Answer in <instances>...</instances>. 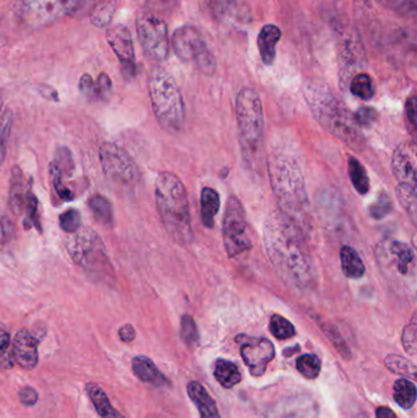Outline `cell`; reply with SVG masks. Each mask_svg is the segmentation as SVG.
Returning a JSON list of instances; mask_svg holds the SVG:
<instances>
[{"label": "cell", "instance_id": "cell-39", "mask_svg": "<svg viewBox=\"0 0 417 418\" xmlns=\"http://www.w3.org/2000/svg\"><path fill=\"white\" fill-rule=\"evenodd\" d=\"M180 337H182V341L186 344L190 348L195 346L198 343V338H200V334H198L197 326L193 321V318L188 315L182 317V323H180Z\"/></svg>", "mask_w": 417, "mask_h": 418}, {"label": "cell", "instance_id": "cell-30", "mask_svg": "<svg viewBox=\"0 0 417 418\" xmlns=\"http://www.w3.org/2000/svg\"><path fill=\"white\" fill-rule=\"evenodd\" d=\"M396 196L400 202L401 207L405 209L412 223L416 224L417 196L416 188H410L407 185L396 186Z\"/></svg>", "mask_w": 417, "mask_h": 418}, {"label": "cell", "instance_id": "cell-28", "mask_svg": "<svg viewBox=\"0 0 417 418\" xmlns=\"http://www.w3.org/2000/svg\"><path fill=\"white\" fill-rule=\"evenodd\" d=\"M393 397L396 404L404 410H410L416 402V386L407 378H400L394 383Z\"/></svg>", "mask_w": 417, "mask_h": 418}, {"label": "cell", "instance_id": "cell-23", "mask_svg": "<svg viewBox=\"0 0 417 418\" xmlns=\"http://www.w3.org/2000/svg\"><path fill=\"white\" fill-rule=\"evenodd\" d=\"M86 392L87 395L91 399L93 406L96 408L97 413L102 418H126L124 417L122 413L117 411L112 402L107 397L106 392L102 388L97 386L95 383H88L86 384Z\"/></svg>", "mask_w": 417, "mask_h": 418}, {"label": "cell", "instance_id": "cell-43", "mask_svg": "<svg viewBox=\"0 0 417 418\" xmlns=\"http://www.w3.org/2000/svg\"><path fill=\"white\" fill-rule=\"evenodd\" d=\"M59 226L65 232L74 234L81 228V215L76 209H69L59 217Z\"/></svg>", "mask_w": 417, "mask_h": 418}, {"label": "cell", "instance_id": "cell-24", "mask_svg": "<svg viewBox=\"0 0 417 418\" xmlns=\"http://www.w3.org/2000/svg\"><path fill=\"white\" fill-rule=\"evenodd\" d=\"M220 193L213 188H202V191H201V220L206 228H213L214 218L220 212Z\"/></svg>", "mask_w": 417, "mask_h": 418}, {"label": "cell", "instance_id": "cell-1", "mask_svg": "<svg viewBox=\"0 0 417 418\" xmlns=\"http://www.w3.org/2000/svg\"><path fill=\"white\" fill-rule=\"evenodd\" d=\"M263 240L268 257L284 284L299 291L317 285V270L306 235L299 226L273 210L264 220Z\"/></svg>", "mask_w": 417, "mask_h": 418}, {"label": "cell", "instance_id": "cell-54", "mask_svg": "<svg viewBox=\"0 0 417 418\" xmlns=\"http://www.w3.org/2000/svg\"><path fill=\"white\" fill-rule=\"evenodd\" d=\"M10 332L8 330V328L0 322V350H6L10 346Z\"/></svg>", "mask_w": 417, "mask_h": 418}, {"label": "cell", "instance_id": "cell-46", "mask_svg": "<svg viewBox=\"0 0 417 418\" xmlns=\"http://www.w3.org/2000/svg\"><path fill=\"white\" fill-rule=\"evenodd\" d=\"M112 80L107 74H101L98 76L96 82V97L101 99H108V97L112 92Z\"/></svg>", "mask_w": 417, "mask_h": 418}, {"label": "cell", "instance_id": "cell-36", "mask_svg": "<svg viewBox=\"0 0 417 418\" xmlns=\"http://www.w3.org/2000/svg\"><path fill=\"white\" fill-rule=\"evenodd\" d=\"M269 330L273 334L274 338L279 340H287V339L293 338L295 335V327L293 323L289 322L287 318L274 315L269 321Z\"/></svg>", "mask_w": 417, "mask_h": 418}, {"label": "cell", "instance_id": "cell-48", "mask_svg": "<svg viewBox=\"0 0 417 418\" xmlns=\"http://www.w3.org/2000/svg\"><path fill=\"white\" fill-rule=\"evenodd\" d=\"M19 399L22 405L33 406L38 402V392L32 386H23L19 390Z\"/></svg>", "mask_w": 417, "mask_h": 418}, {"label": "cell", "instance_id": "cell-25", "mask_svg": "<svg viewBox=\"0 0 417 418\" xmlns=\"http://www.w3.org/2000/svg\"><path fill=\"white\" fill-rule=\"evenodd\" d=\"M342 273L349 279H360L366 273L364 262L353 247L342 246L340 250Z\"/></svg>", "mask_w": 417, "mask_h": 418}, {"label": "cell", "instance_id": "cell-45", "mask_svg": "<svg viewBox=\"0 0 417 418\" xmlns=\"http://www.w3.org/2000/svg\"><path fill=\"white\" fill-rule=\"evenodd\" d=\"M236 1L237 0H208V6L214 17L223 19L230 9L235 6Z\"/></svg>", "mask_w": 417, "mask_h": 418}, {"label": "cell", "instance_id": "cell-37", "mask_svg": "<svg viewBox=\"0 0 417 418\" xmlns=\"http://www.w3.org/2000/svg\"><path fill=\"white\" fill-rule=\"evenodd\" d=\"M382 6L403 17H415L417 0H377Z\"/></svg>", "mask_w": 417, "mask_h": 418}, {"label": "cell", "instance_id": "cell-3", "mask_svg": "<svg viewBox=\"0 0 417 418\" xmlns=\"http://www.w3.org/2000/svg\"><path fill=\"white\" fill-rule=\"evenodd\" d=\"M302 93L316 120L329 134L356 152L366 148V139L347 106L321 80L306 81Z\"/></svg>", "mask_w": 417, "mask_h": 418}, {"label": "cell", "instance_id": "cell-33", "mask_svg": "<svg viewBox=\"0 0 417 418\" xmlns=\"http://www.w3.org/2000/svg\"><path fill=\"white\" fill-rule=\"evenodd\" d=\"M385 366L396 375H407V379L416 378V366L414 365L407 359L398 356V355H389L385 359Z\"/></svg>", "mask_w": 417, "mask_h": 418}, {"label": "cell", "instance_id": "cell-58", "mask_svg": "<svg viewBox=\"0 0 417 418\" xmlns=\"http://www.w3.org/2000/svg\"><path fill=\"white\" fill-rule=\"evenodd\" d=\"M146 418H166L164 416H162V415H158V413H152V415H148Z\"/></svg>", "mask_w": 417, "mask_h": 418}, {"label": "cell", "instance_id": "cell-53", "mask_svg": "<svg viewBox=\"0 0 417 418\" xmlns=\"http://www.w3.org/2000/svg\"><path fill=\"white\" fill-rule=\"evenodd\" d=\"M177 0H150V6L159 12L171 11Z\"/></svg>", "mask_w": 417, "mask_h": 418}, {"label": "cell", "instance_id": "cell-34", "mask_svg": "<svg viewBox=\"0 0 417 418\" xmlns=\"http://www.w3.org/2000/svg\"><path fill=\"white\" fill-rule=\"evenodd\" d=\"M321 367V359L316 355H302L296 361V368L307 379H316L320 375Z\"/></svg>", "mask_w": 417, "mask_h": 418}, {"label": "cell", "instance_id": "cell-26", "mask_svg": "<svg viewBox=\"0 0 417 418\" xmlns=\"http://www.w3.org/2000/svg\"><path fill=\"white\" fill-rule=\"evenodd\" d=\"M88 207L98 223L108 228H112L114 223V210H113L112 202L106 196L98 193L93 195L91 199H88Z\"/></svg>", "mask_w": 417, "mask_h": 418}, {"label": "cell", "instance_id": "cell-18", "mask_svg": "<svg viewBox=\"0 0 417 418\" xmlns=\"http://www.w3.org/2000/svg\"><path fill=\"white\" fill-rule=\"evenodd\" d=\"M11 354L17 365L32 370L38 364V339L27 329L19 330L12 341Z\"/></svg>", "mask_w": 417, "mask_h": 418}, {"label": "cell", "instance_id": "cell-44", "mask_svg": "<svg viewBox=\"0 0 417 418\" xmlns=\"http://www.w3.org/2000/svg\"><path fill=\"white\" fill-rule=\"evenodd\" d=\"M378 118L376 109L371 107H362L353 114V119L358 125V128H371Z\"/></svg>", "mask_w": 417, "mask_h": 418}, {"label": "cell", "instance_id": "cell-50", "mask_svg": "<svg viewBox=\"0 0 417 418\" xmlns=\"http://www.w3.org/2000/svg\"><path fill=\"white\" fill-rule=\"evenodd\" d=\"M0 229H1V236L4 241H11L17 236V226L11 221L10 218L3 217L0 220Z\"/></svg>", "mask_w": 417, "mask_h": 418}, {"label": "cell", "instance_id": "cell-14", "mask_svg": "<svg viewBox=\"0 0 417 418\" xmlns=\"http://www.w3.org/2000/svg\"><path fill=\"white\" fill-rule=\"evenodd\" d=\"M240 346L241 357L250 373L255 377L261 375L267 370V366L275 356V348L271 340L266 338H245L242 337Z\"/></svg>", "mask_w": 417, "mask_h": 418}, {"label": "cell", "instance_id": "cell-32", "mask_svg": "<svg viewBox=\"0 0 417 418\" xmlns=\"http://www.w3.org/2000/svg\"><path fill=\"white\" fill-rule=\"evenodd\" d=\"M114 12H115V1L103 0L99 4L93 6L90 19L95 26L106 27L112 22Z\"/></svg>", "mask_w": 417, "mask_h": 418}, {"label": "cell", "instance_id": "cell-49", "mask_svg": "<svg viewBox=\"0 0 417 418\" xmlns=\"http://www.w3.org/2000/svg\"><path fill=\"white\" fill-rule=\"evenodd\" d=\"M405 115H407V121L411 126V132H415L417 123V101L416 97L412 96L409 98L405 104Z\"/></svg>", "mask_w": 417, "mask_h": 418}, {"label": "cell", "instance_id": "cell-5", "mask_svg": "<svg viewBox=\"0 0 417 418\" xmlns=\"http://www.w3.org/2000/svg\"><path fill=\"white\" fill-rule=\"evenodd\" d=\"M72 262L96 284L112 285L115 273L102 237L90 226H82L66 240Z\"/></svg>", "mask_w": 417, "mask_h": 418}, {"label": "cell", "instance_id": "cell-47", "mask_svg": "<svg viewBox=\"0 0 417 418\" xmlns=\"http://www.w3.org/2000/svg\"><path fill=\"white\" fill-rule=\"evenodd\" d=\"M79 87H80L81 93H82L87 99L97 98L96 82L93 81L91 76L87 75V74L82 76V77H81L80 83H79Z\"/></svg>", "mask_w": 417, "mask_h": 418}, {"label": "cell", "instance_id": "cell-42", "mask_svg": "<svg viewBox=\"0 0 417 418\" xmlns=\"http://www.w3.org/2000/svg\"><path fill=\"white\" fill-rule=\"evenodd\" d=\"M403 346L407 350V354L416 355L417 348V326L416 317H412L411 322L404 328L403 332Z\"/></svg>", "mask_w": 417, "mask_h": 418}, {"label": "cell", "instance_id": "cell-52", "mask_svg": "<svg viewBox=\"0 0 417 418\" xmlns=\"http://www.w3.org/2000/svg\"><path fill=\"white\" fill-rule=\"evenodd\" d=\"M119 338L122 339L124 343H131L136 338L135 328L131 324H125L119 329Z\"/></svg>", "mask_w": 417, "mask_h": 418}, {"label": "cell", "instance_id": "cell-21", "mask_svg": "<svg viewBox=\"0 0 417 418\" xmlns=\"http://www.w3.org/2000/svg\"><path fill=\"white\" fill-rule=\"evenodd\" d=\"M282 37V31L275 25H266L261 28L257 38L258 52L264 65L271 66L277 55V44Z\"/></svg>", "mask_w": 417, "mask_h": 418}, {"label": "cell", "instance_id": "cell-8", "mask_svg": "<svg viewBox=\"0 0 417 418\" xmlns=\"http://www.w3.org/2000/svg\"><path fill=\"white\" fill-rule=\"evenodd\" d=\"M236 120L242 156L252 166L262 147L264 126L262 102L255 90L242 88L239 92L236 97Z\"/></svg>", "mask_w": 417, "mask_h": 418}, {"label": "cell", "instance_id": "cell-16", "mask_svg": "<svg viewBox=\"0 0 417 418\" xmlns=\"http://www.w3.org/2000/svg\"><path fill=\"white\" fill-rule=\"evenodd\" d=\"M108 43L110 44L114 53L122 63V70L126 79L134 77L136 74L135 64V50L133 38L126 27L115 25L110 27L107 32Z\"/></svg>", "mask_w": 417, "mask_h": 418}, {"label": "cell", "instance_id": "cell-19", "mask_svg": "<svg viewBox=\"0 0 417 418\" xmlns=\"http://www.w3.org/2000/svg\"><path fill=\"white\" fill-rule=\"evenodd\" d=\"M32 192V181L27 180L19 166H14L11 170L9 191V206L14 215H25L30 195Z\"/></svg>", "mask_w": 417, "mask_h": 418}, {"label": "cell", "instance_id": "cell-38", "mask_svg": "<svg viewBox=\"0 0 417 418\" xmlns=\"http://www.w3.org/2000/svg\"><path fill=\"white\" fill-rule=\"evenodd\" d=\"M49 174H50V179H52V183H53L54 190L58 193L60 199L65 201V202H69L75 199V195L72 193V191L70 188H66L63 181V174L59 170V168L54 164V161L50 163L49 166Z\"/></svg>", "mask_w": 417, "mask_h": 418}, {"label": "cell", "instance_id": "cell-51", "mask_svg": "<svg viewBox=\"0 0 417 418\" xmlns=\"http://www.w3.org/2000/svg\"><path fill=\"white\" fill-rule=\"evenodd\" d=\"M15 361L12 359V354H11L9 348L6 350H0V368L1 370H10L14 367Z\"/></svg>", "mask_w": 417, "mask_h": 418}, {"label": "cell", "instance_id": "cell-41", "mask_svg": "<svg viewBox=\"0 0 417 418\" xmlns=\"http://www.w3.org/2000/svg\"><path fill=\"white\" fill-rule=\"evenodd\" d=\"M393 209V202L387 193L382 192L375 203L369 208V213L374 219H383Z\"/></svg>", "mask_w": 417, "mask_h": 418}, {"label": "cell", "instance_id": "cell-10", "mask_svg": "<svg viewBox=\"0 0 417 418\" xmlns=\"http://www.w3.org/2000/svg\"><path fill=\"white\" fill-rule=\"evenodd\" d=\"M99 161L104 177L113 188L130 191L139 183V166L120 146L104 142L99 148Z\"/></svg>", "mask_w": 417, "mask_h": 418}, {"label": "cell", "instance_id": "cell-27", "mask_svg": "<svg viewBox=\"0 0 417 418\" xmlns=\"http://www.w3.org/2000/svg\"><path fill=\"white\" fill-rule=\"evenodd\" d=\"M214 377L220 386L226 389L234 388L241 381V373L237 366L226 359H218L214 368Z\"/></svg>", "mask_w": 417, "mask_h": 418}, {"label": "cell", "instance_id": "cell-7", "mask_svg": "<svg viewBox=\"0 0 417 418\" xmlns=\"http://www.w3.org/2000/svg\"><path fill=\"white\" fill-rule=\"evenodd\" d=\"M376 257L380 270L396 291L415 295L416 256L411 247L398 240H385L377 245Z\"/></svg>", "mask_w": 417, "mask_h": 418}, {"label": "cell", "instance_id": "cell-15", "mask_svg": "<svg viewBox=\"0 0 417 418\" xmlns=\"http://www.w3.org/2000/svg\"><path fill=\"white\" fill-rule=\"evenodd\" d=\"M391 170L399 185L416 188L417 158L415 141L403 142L391 158Z\"/></svg>", "mask_w": 417, "mask_h": 418}, {"label": "cell", "instance_id": "cell-35", "mask_svg": "<svg viewBox=\"0 0 417 418\" xmlns=\"http://www.w3.org/2000/svg\"><path fill=\"white\" fill-rule=\"evenodd\" d=\"M14 115L10 109H4L0 112V166L6 161V146L8 139L10 137L11 126H12Z\"/></svg>", "mask_w": 417, "mask_h": 418}, {"label": "cell", "instance_id": "cell-4", "mask_svg": "<svg viewBox=\"0 0 417 418\" xmlns=\"http://www.w3.org/2000/svg\"><path fill=\"white\" fill-rule=\"evenodd\" d=\"M155 204L162 224L171 240L188 246L193 241L188 192L182 180L169 172H163L155 179Z\"/></svg>", "mask_w": 417, "mask_h": 418}, {"label": "cell", "instance_id": "cell-55", "mask_svg": "<svg viewBox=\"0 0 417 418\" xmlns=\"http://www.w3.org/2000/svg\"><path fill=\"white\" fill-rule=\"evenodd\" d=\"M39 92H41V94H42L44 98H47V99L55 101V102H58V101H59L58 93H57V91L53 90L52 87L42 86L41 88H39Z\"/></svg>", "mask_w": 417, "mask_h": 418}, {"label": "cell", "instance_id": "cell-57", "mask_svg": "<svg viewBox=\"0 0 417 418\" xmlns=\"http://www.w3.org/2000/svg\"><path fill=\"white\" fill-rule=\"evenodd\" d=\"M3 106H4V97H3V92L0 91V112L3 110Z\"/></svg>", "mask_w": 417, "mask_h": 418}, {"label": "cell", "instance_id": "cell-20", "mask_svg": "<svg viewBox=\"0 0 417 418\" xmlns=\"http://www.w3.org/2000/svg\"><path fill=\"white\" fill-rule=\"evenodd\" d=\"M133 370L139 381H144V383L158 386V388L171 386V381H168L166 375L158 370V367L155 365V362L152 359L146 356H142V355L135 356L133 359Z\"/></svg>", "mask_w": 417, "mask_h": 418}, {"label": "cell", "instance_id": "cell-40", "mask_svg": "<svg viewBox=\"0 0 417 418\" xmlns=\"http://www.w3.org/2000/svg\"><path fill=\"white\" fill-rule=\"evenodd\" d=\"M54 164L59 168L60 172L63 174V177H70L72 175V172L75 170V164H74V159L71 156V152L69 148L66 147H59L57 153H55V159H54Z\"/></svg>", "mask_w": 417, "mask_h": 418}, {"label": "cell", "instance_id": "cell-9", "mask_svg": "<svg viewBox=\"0 0 417 418\" xmlns=\"http://www.w3.org/2000/svg\"><path fill=\"white\" fill-rule=\"evenodd\" d=\"M93 0H19L17 15L27 27L47 26L65 17L85 14Z\"/></svg>", "mask_w": 417, "mask_h": 418}, {"label": "cell", "instance_id": "cell-59", "mask_svg": "<svg viewBox=\"0 0 417 418\" xmlns=\"http://www.w3.org/2000/svg\"><path fill=\"white\" fill-rule=\"evenodd\" d=\"M353 418H367L366 417V416H365V415H362V413H360V415H358V416H355V417Z\"/></svg>", "mask_w": 417, "mask_h": 418}, {"label": "cell", "instance_id": "cell-2", "mask_svg": "<svg viewBox=\"0 0 417 418\" xmlns=\"http://www.w3.org/2000/svg\"><path fill=\"white\" fill-rule=\"evenodd\" d=\"M268 174L278 210L306 234L311 228L310 202L299 163L285 153H273Z\"/></svg>", "mask_w": 417, "mask_h": 418}, {"label": "cell", "instance_id": "cell-31", "mask_svg": "<svg viewBox=\"0 0 417 418\" xmlns=\"http://www.w3.org/2000/svg\"><path fill=\"white\" fill-rule=\"evenodd\" d=\"M350 92L355 97L369 101L375 96V86L367 74H358L350 80Z\"/></svg>", "mask_w": 417, "mask_h": 418}, {"label": "cell", "instance_id": "cell-6", "mask_svg": "<svg viewBox=\"0 0 417 418\" xmlns=\"http://www.w3.org/2000/svg\"><path fill=\"white\" fill-rule=\"evenodd\" d=\"M148 92L155 119L163 130L177 134L185 121V104L174 77L162 68L151 71Z\"/></svg>", "mask_w": 417, "mask_h": 418}, {"label": "cell", "instance_id": "cell-12", "mask_svg": "<svg viewBox=\"0 0 417 418\" xmlns=\"http://www.w3.org/2000/svg\"><path fill=\"white\" fill-rule=\"evenodd\" d=\"M223 240L225 250L230 258L240 256L252 247V242L247 232L245 208L236 196H230L225 206Z\"/></svg>", "mask_w": 417, "mask_h": 418}, {"label": "cell", "instance_id": "cell-22", "mask_svg": "<svg viewBox=\"0 0 417 418\" xmlns=\"http://www.w3.org/2000/svg\"><path fill=\"white\" fill-rule=\"evenodd\" d=\"M188 394L191 401L197 408L201 418H220L217 404L208 392L198 381H190L188 384Z\"/></svg>", "mask_w": 417, "mask_h": 418}, {"label": "cell", "instance_id": "cell-56", "mask_svg": "<svg viewBox=\"0 0 417 418\" xmlns=\"http://www.w3.org/2000/svg\"><path fill=\"white\" fill-rule=\"evenodd\" d=\"M376 418H399L396 416V413L393 410L389 408H385V406H380V408L376 410Z\"/></svg>", "mask_w": 417, "mask_h": 418}, {"label": "cell", "instance_id": "cell-13", "mask_svg": "<svg viewBox=\"0 0 417 418\" xmlns=\"http://www.w3.org/2000/svg\"><path fill=\"white\" fill-rule=\"evenodd\" d=\"M139 43L146 55L155 61H163L169 54V34L166 21L153 14H145L137 20Z\"/></svg>", "mask_w": 417, "mask_h": 418}, {"label": "cell", "instance_id": "cell-11", "mask_svg": "<svg viewBox=\"0 0 417 418\" xmlns=\"http://www.w3.org/2000/svg\"><path fill=\"white\" fill-rule=\"evenodd\" d=\"M171 47L182 61L195 63L202 74L213 75L217 68L213 53L196 27L185 25L177 28L171 38Z\"/></svg>", "mask_w": 417, "mask_h": 418}, {"label": "cell", "instance_id": "cell-29", "mask_svg": "<svg viewBox=\"0 0 417 418\" xmlns=\"http://www.w3.org/2000/svg\"><path fill=\"white\" fill-rule=\"evenodd\" d=\"M349 177L351 179L353 188L360 195H366L369 190V180L364 166L355 158L349 157L348 161Z\"/></svg>", "mask_w": 417, "mask_h": 418}, {"label": "cell", "instance_id": "cell-17", "mask_svg": "<svg viewBox=\"0 0 417 418\" xmlns=\"http://www.w3.org/2000/svg\"><path fill=\"white\" fill-rule=\"evenodd\" d=\"M338 50H339L342 76L350 77L353 75V71L364 69L366 64L364 46L356 33H353L350 30L348 32L342 33L339 39Z\"/></svg>", "mask_w": 417, "mask_h": 418}]
</instances>
